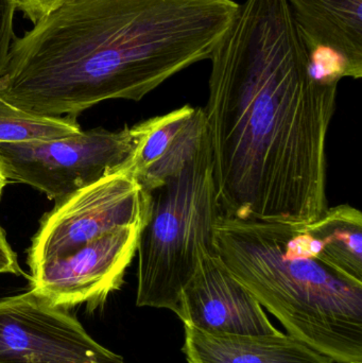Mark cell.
Instances as JSON below:
<instances>
[{
    "mask_svg": "<svg viewBox=\"0 0 362 363\" xmlns=\"http://www.w3.org/2000/svg\"><path fill=\"white\" fill-rule=\"evenodd\" d=\"M144 224L123 226L76 251L30 269L31 290L55 306L94 313L120 289Z\"/></svg>",
    "mask_w": 362,
    "mask_h": 363,
    "instance_id": "8",
    "label": "cell"
},
{
    "mask_svg": "<svg viewBox=\"0 0 362 363\" xmlns=\"http://www.w3.org/2000/svg\"><path fill=\"white\" fill-rule=\"evenodd\" d=\"M150 194L129 170H119L55 201L28 250L29 269L62 257L123 226L145 224Z\"/></svg>",
    "mask_w": 362,
    "mask_h": 363,
    "instance_id": "6",
    "label": "cell"
},
{
    "mask_svg": "<svg viewBox=\"0 0 362 363\" xmlns=\"http://www.w3.org/2000/svg\"><path fill=\"white\" fill-rule=\"evenodd\" d=\"M234 0H66L11 45L0 98L51 117L110 99L140 101L210 59Z\"/></svg>",
    "mask_w": 362,
    "mask_h": 363,
    "instance_id": "2",
    "label": "cell"
},
{
    "mask_svg": "<svg viewBox=\"0 0 362 363\" xmlns=\"http://www.w3.org/2000/svg\"><path fill=\"white\" fill-rule=\"evenodd\" d=\"M76 117H51L15 108L0 98V144L38 142L80 133Z\"/></svg>",
    "mask_w": 362,
    "mask_h": 363,
    "instance_id": "14",
    "label": "cell"
},
{
    "mask_svg": "<svg viewBox=\"0 0 362 363\" xmlns=\"http://www.w3.org/2000/svg\"><path fill=\"white\" fill-rule=\"evenodd\" d=\"M213 249L287 335L334 362L362 363V281L336 270L312 222L221 215Z\"/></svg>",
    "mask_w": 362,
    "mask_h": 363,
    "instance_id": "3",
    "label": "cell"
},
{
    "mask_svg": "<svg viewBox=\"0 0 362 363\" xmlns=\"http://www.w3.org/2000/svg\"><path fill=\"white\" fill-rule=\"evenodd\" d=\"M0 274L25 275L19 266L16 253L6 239V232L0 224Z\"/></svg>",
    "mask_w": 362,
    "mask_h": 363,
    "instance_id": "17",
    "label": "cell"
},
{
    "mask_svg": "<svg viewBox=\"0 0 362 363\" xmlns=\"http://www.w3.org/2000/svg\"><path fill=\"white\" fill-rule=\"evenodd\" d=\"M0 363H127L35 292L0 300Z\"/></svg>",
    "mask_w": 362,
    "mask_h": 363,
    "instance_id": "7",
    "label": "cell"
},
{
    "mask_svg": "<svg viewBox=\"0 0 362 363\" xmlns=\"http://www.w3.org/2000/svg\"><path fill=\"white\" fill-rule=\"evenodd\" d=\"M131 129H98L51 140L0 144V172L59 201L119 170L133 152Z\"/></svg>",
    "mask_w": 362,
    "mask_h": 363,
    "instance_id": "5",
    "label": "cell"
},
{
    "mask_svg": "<svg viewBox=\"0 0 362 363\" xmlns=\"http://www.w3.org/2000/svg\"><path fill=\"white\" fill-rule=\"evenodd\" d=\"M16 4L14 0H0V77L8 64L11 45L14 42V16Z\"/></svg>",
    "mask_w": 362,
    "mask_h": 363,
    "instance_id": "15",
    "label": "cell"
},
{
    "mask_svg": "<svg viewBox=\"0 0 362 363\" xmlns=\"http://www.w3.org/2000/svg\"><path fill=\"white\" fill-rule=\"evenodd\" d=\"M149 194L136 249V305L176 313L204 256L214 253L213 230L222 215L208 134L184 169Z\"/></svg>",
    "mask_w": 362,
    "mask_h": 363,
    "instance_id": "4",
    "label": "cell"
},
{
    "mask_svg": "<svg viewBox=\"0 0 362 363\" xmlns=\"http://www.w3.org/2000/svg\"><path fill=\"white\" fill-rule=\"evenodd\" d=\"M65 1L66 0H14L16 10L23 12L33 25Z\"/></svg>",
    "mask_w": 362,
    "mask_h": 363,
    "instance_id": "16",
    "label": "cell"
},
{
    "mask_svg": "<svg viewBox=\"0 0 362 363\" xmlns=\"http://www.w3.org/2000/svg\"><path fill=\"white\" fill-rule=\"evenodd\" d=\"M176 315L183 324L210 334L272 336L283 333L215 253L204 256L183 290Z\"/></svg>",
    "mask_w": 362,
    "mask_h": 363,
    "instance_id": "9",
    "label": "cell"
},
{
    "mask_svg": "<svg viewBox=\"0 0 362 363\" xmlns=\"http://www.w3.org/2000/svg\"><path fill=\"white\" fill-rule=\"evenodd\" d=\"M187 363H334L289 335L249 336L202 332L184 324Z\"/></svg>",
    "mask_w": 362,
    "mask_h": 363,
    "instance_id": "12",
    "label": "cell"
},
{
    "mask_svg": "<svg viewBox=\"0 0 362 363\" xmlns=\"http://www.w3.org/2000/svg\"><path fill=\"white\" fill-rule=\"evenodd\" d=\"M206 129L221 213L307 224L329 207L338 83L315 77L287 0H246L210 57Z\"/></svg>",
    "mask_w": 362,
    "mask_h": 363,
    "instance_id": "1",
    "label": "cell"
},
{
    "mask_svg": "<svg viewBox=\"0 0 362 363\" xmlns=\"http://www.w3.org/2000/svg\"><path fill=\"white\" fill-rule=\"evenodd\" d=\"M334 267L362 281V213L350 204L327 207L312 222Z\"/></svg>",
    "mask_w": 362,
    "mask_h": 363,
    "instance_id": "13",
    "label": "cell"
},
{
    "mask_svg": "<svg viewBox=\"0 0 362 363\" xmlns=\"http://www.w3.org/2000/svg\"><path fill=\"white\" fill-rule=\"evenodd\" d=\"M318 80L362 77V0H287Z\"/></svg>",
    "mask_w": 362,
    "mask_h": 363,
    "instance_id": "10",
    "label": "cell"
},
{
    "mask_svg": "<svg viewBox=\"0 0 362 363\" xmlns=\"http://www.w3.org/2000/svg\"><path fill=\"white\" fill-rule=\"evenodd\" d=\"M129 170L151 192L180 174L208 134L203 108L186 106L136 123Z\"/></svg>",
    "mask_w": 362,
    "mask_h": 363,
    "instance_id": "11",
    "label": "cell"
},
{
    "mask_svg": "<svg viewBox=\"0 0 362 363\" xmlns=\"http://www.w3.org/2000/svg\"><path fill=\"white\" fill-rule=\"evenodd\" d=\"M6 184H8V182H6V179H4V174L0 172V199H1L2 192H4V187H6Z\"/></svg>",
    "mask_w": 362,
    "mask_h": 363,
    "instance_id": "18",
    "label": "cell"
}]
</instances>
